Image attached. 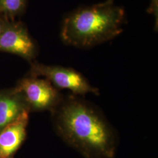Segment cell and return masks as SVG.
Returning <instances> with one entry per match:
<instances>
[{"mask_svg":"<svg viewBox=\"0 0 158 158\" xmlns=\"http://www.w3.org/2000/svg\"><path fill=\"white\" fill-rule=\"evenodd\" d=\"M0 52L15 55L31 63L37 56L38 48L23 23L6 19L0 34Z\"/></svg>","mask_w":158,"mask_h":158,"instance_id":"5","label":"cell"},{"mask_svg":"<svg viewBox=\"0 0 158 158\" xmlns=\"http://www.w3.org/2000/svg\"><path fill=\"white\" fill-rule=\"evenodd\" d=\"M21 93L29 110L53 111L63 96L47 79L28 75L18 80L15 86Z\"/></svg>","mask_w":158,"mask_h":158,"instance_id":"4","label":"cell"},{"mask_svg":"<svg viewBox=\"0 0 158 158\" xmlns=\"http://www.w3.org/2000/svg\"><path fill=\"white\" fill-rule=\"evenodd\" d=\"M6 20V18L0 14V34H1L2 29L4 28Z\"/></svg>","mask_w":158,"mask_h":158,"instance_id":"9","label":"cell"},{"mask_svg":"<svg viewBox=\"0 0 158 158\" xmlns=\"http://www.w3.org/2000/svg\"><path fill=\"white\" fill-rule=\"evenodd\" d=\"M51 113L57 135L85 158H115L116 132L94 105L71 94Z\"/></svg>","mask_w":158,"mask_h":158,"instance_id":"1","label":"cell"},{"mask_svg":"<svg viewBox=\"0 0 158 158\" xmlns=\"http://www.w3.org/2000/svg\"><path fill=\"white\" fill-rule=\"evenodd\" d=\"M125 14L123 8L98 4L81 8L63 21L60 36L68 45L87 48L113 40L123 32Z\"/></svg>","mask_w":158,"mask_h":158,"instance_id":"2","label":"cell"},{"mask_svg":"<svg viewBox=\"0 0 158 158\" xmlns=\"http://www.w3.org/2000/svg\"><path fill=\"white\" fill-rule=\"evenodd\" d=\"M152 1L154 2V4H156L155 0H152ZM149 9L151 10V12L152 13H156V6L155 4H153V3L151 4V7Z\"/></svg>","mask_w":158,"mask_h":158,"instance_id":"10","label":"cell"},{"mask_svg":"<svg viewBox=\"0 0 158 158\" xmlns=\"http://www.w3.org/2000/svg\"><path fill=\"white\" fill-rule=\"evenodd\" d=\"M29 113H23L0 131V158H14L27 138Z\"/></svg>","mask_w":158,"mask_h":158,"instance_id":"6","label":"cell"},{"mask_svg":"<svg viewBox=\"0 0 158 158\" xmlns=\"http://www.w3.org/2000/svg\"><path fill=\"white\" fill-rule=\"evenodd\" d=\"M27 0H0V14L6 19L14 20L25 11Z\"/></svg>","mask_w":158,"mask_h":158,"instance_id":"8","label":"cell"},{"mask_svg":"<svg viewBox=\"0 0 158 158\" xmlns=\"http://www.w3.org/2000/svg\"><path fill=\"white\" fill-rule=\"evenodd\" d=\"M114 0H107L106 1L100 3V4L102 6H110V5H112L113 3Z\"/></svg>","mask_w":158,"mask_h":158,"instance_id":"11","label":"cell"},{"mask_svg":"<svg viewBox=\"0 0 158 158\" xmlns=\"http://www.w3.org/2000/svg\"><path fill=\"white\" fill-rule=\"evenodd\" d=\"M29 75L44 77L58 90H68L74 95L85 96L88 93L100 95L98 89L93 86L82 74L72 68L46 65L34 61L31 63Z\"/></svg>","mask_w":158,"mask_h":158,"instance_id":"3","label":"cell"},{"mask_svg":"<svg viewBox=\"0 0 158 158\" xmlns=\"http://www.w3.org/2000/svg\"><path fill=\"white\" fill-rule=\"evenodd\" d=\"M26 111L27 104L15 87L0 90V131Z\"/></svg>","mask_w":158,"mask_h":158,"instance_id":"7","label":"cell"}]
</instances>
